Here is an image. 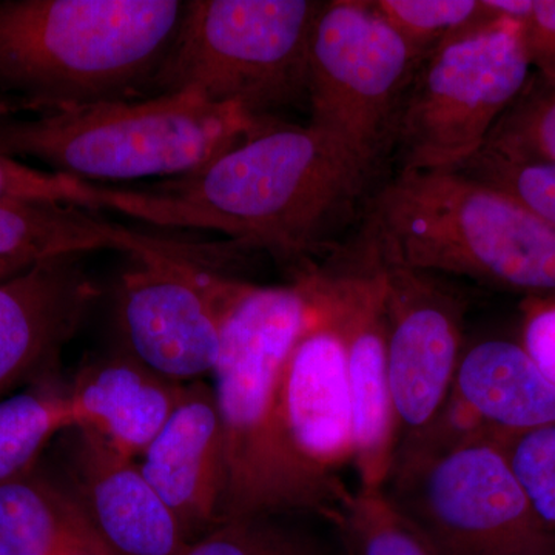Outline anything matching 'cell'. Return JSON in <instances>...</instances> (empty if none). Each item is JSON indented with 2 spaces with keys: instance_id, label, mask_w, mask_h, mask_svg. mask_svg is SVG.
Instances as JSON below:
<instances>
[{
  "instance_id": "cell-1",
  "label": "cell",
  "mask_w": 555,
  "mask_h": 555,
  "mask_svg": "<svg viewBox=\"0 0 555 555\" xmlns=\"http://www.w3.org/2000/svg\"><path fill=\"white\" fill-rule=\"evenodd\" d=\"M377 170L309 124L278 122L150 189L170 204L177 228L217 230L243 248L299 261L301 272L356 215Z\"/></svg>"
},
{
  "instance_id": "cell-2",
  "label": "cell",
  "mask_w": 555,
  "mask_h": 555,
  "mask_svg": "<svg viewBox=\"0 0 555 555\" xmlns=\"http://www.w3.org/2000/svg\"><path fill=\"white\" fill-rule=\"evenodd\" d=\"M310 317L312 298L301 275L286 286L228 280L214 371L225 451L222 521L287 513L331 521L349 494L298 465L278 415L281 371Z\"/></svg>"
},
{
  "instance_id": "cell-3",
  "label": "cell",
  "mask_w": 555,
  "mask_h": 555,
  "mask_svg": "<svg viewBox=\"0 0 555 555\" xmlns=\"http://www.w3.org/2000/svg\"><path fill=\"white\" fill-rule=\"evenodd\" d=\"M185 9L181 0H0V94L39 113L145 98Z\"/></svg>"
},
{
  "instance_id": "cell-4",
  "label": "cell",
  "mask_w": 555,
  "mask_h": 555,
  "mask_svg": "<svg viewBox=\"0 0 555 555\" xmlns=\"http://www.w3.org/2000/svg\"><path fill=\"white\" fill-rule=\"evenodd\" d=\"M280 120L192 91L0 118V155L38 159L82 181L195 173Z\"/></svg>"
},
{
  "instance_id": "cell-5",
  "label": "cell",
  "mask_w": 555,
  "mask_h": 555,
  "mask_svg": "<svg viewBox=\"0 0 555 555\" xmlns=\"http://www.w3.org/2000/svg\"><path fill=\"white\" fill-rule=\"evenodd\" d=\"M366 221L379 246L411 268L555 294V230L460 171H398Z\"/></svg>"
},
{
  "instance_id": "cell-6",
  "label": "cell",
  "mask_w": 555,
  "mask_h": 555,
  "mask_svg": "<svg viewBox=\"0 0 555 555\" xmlns=\"http://www.w3.org/2000/svg\"><path fill=\"white\" fill-rule=\"evenodd\" d=\"M320 2L189 0L150 93L192 91L273 118L308 100L310 38Z\"/></svg>"
},
{
  "instance_id": "cell-7",
  "label": "cell",
  "mask_w": 555,
  "mask_h": 555,
  "mask_svg": "<svg viewBox=\"0 0 555 555\" xmlns=\"http://www.w3.org/2000/svg\"><path fill=\"white\" fill-rule=\"evenodd\" d=\"M524 24L491 17L420 61L393 127L408 171L460 169L483 150L531 76Z\"/></svg>"
},
{
  "instance_id": "cell-8",
  "label": "cell",
  "mask_w": 555,
  "mask_h": 555,
  "mask_svg": "<svg viewBox=\"0 0 555 555\" xmlns=\"http://www.w3.org/2000/svg\"><path fill=\"white\" fill-rule=\"evenodd\" d=\"M385 491L438 555H511L555 545L502 441L492 437L429 434L397 455Z\"/></svg>"
},
{
  "instance_id": "cell-9",
  "label": "cell",
  "mask_w": 555,
  "mask_h": 555,
  "mask_svg": "<svg viewBox=\"0 0 555 555\" xmlns=\"http://www.w3.org/2000/svg\"><path fill=\"white\" fill-rule=\"evenodd\" d=\"M418 64L371 2L323 3L309 46V126L379 167Z\"/></svg>"
},
{
  "instance_id": "cell-10",
  "label": "cell",
  "mask_w": 555,
  "mask_h": 555,
  "mask_svg": "<svg viewBox=\"0 0 555 555\" xmlns=\"http://www.w3.org/2000/svg\"><path fill=\"white\" fill-rule=\"evenodd\" d=\"M297 275L308 281L313 301L331 317L345 346L358 489H385L398 430L387 361L385 266L374 230L366 221L356 243Z\"/></svg>"
},
{
  "instance_id": "cell-11",
  "label": "cell",
  "mask_w": 555,
  "mask_h": 555,
  "mask_svg": "<svg viewBox=\"0 0 555 555\" xmlns=\"http://www.w3.org/2000/svg\"><path fill=\"white\" fill-rule=\"evenodd\" d=\"M129 257L116 298L120 349L179 385L214 374L229 278L181 255L145 251Z\"/></svg>"
},
{
  "instance_id": "cell-12",
  "label": "cell",
  "mask_w": 555,
  "mask_h": 555,
  "mask_svg": "<svg viewBox=\"0 0 555 555\" xmlns=\"http://www.w3.org/2000/svg\"><path fill=\"white\" fill-rule=\"evenodd\" d=\"M378 247L385 266L387 361L398 454L422 440L447 408L465 352V306L437 275L404 264L379 243Z\"/></svg>"
},
{
  "instance_id": "cell-13",
  "label": "cell",
  "mask_w": 555,
  "mask_h": 555,
  "mask_svg": "<svg viewBox=\"0 0 555 555\" xmlns=\"http://www.w3.org/2000/svg\"><path fill=\"white\" fill-rule=\"evenodd\" d=\"M278 415L298 465L323 483L345 486L337 470L356 454L345 346L331 317L313 298L308 326L281 371Z\"/></svg>"
},
{
  "instance_id": "cell-14",
  "label": "cell",
  "mask_w": 555,
  "mask_h": 555,
  "mask_svg": "<svg viewBox=\"0 0 555 555\" xmlns=\"http://www.w3.org/2000/svg\"><path fill=\"white\" fill-rule=\"evenodd\" d=\"M62 485L112 555H182L190 542L137 460L68 429Z\"/></svg>"
},
{
  "instance_id": "cell-15",
  "label": "cell",
  "mask_w": 555,
  "mask_h": 555,
  "mask_svg": "<svg viewBox=\"0 0 555 555\" xmlns=\"http://www.w3.org/2000/svg\"><path fill=\"white\" fill-rule=\"evenodd\" d=\"M98 297L80 257L46 259L0 281V397L49 374Z\"/></svg>"
},
{
  "instance_id": "cell-16",
  "label": "cell",
  "mask_w": 555,
  "mask_h": 555,
  "mask_svg": "<svg viewBox=\"0 0 555 555\" xmlns=\"http://www.w3.org/2000/svg\"><path fill=\"white\" fill-rule=\"evenodd\" d=\"M139 467L190 543L222 524L224 433L214 387L204 379L185 385L178 408L145 449Z\"/></svg>"
},
{
  "instance_id": "cell-17",
  "label": "cell",
  "mask_w": 555,
  "mask_h": 555,
  "mask_svg": "<svg viewBox=\"0 0 555 555\" xmlns=\"http://www.w3.org/2000/svg\"><path fill=\"white\" fill-rule=\"evenodd\" d=\"M555 425V386L521 343L485 339L467 347L436 427L499 441Z\"/></svg>"
},
{
  "instance_id": "cell-18",
  "label": "cell",
  "mask_w": 555,
  "mask_h": 555,
  "mask_svg": "<svg viewBox=\"0 0 555 555\" xmlns=\"http://www.w3.org/2000/svg\"><path fill=\"white\" fill-rule=\"evenodd\" d=\"M185 385L160 377L126 350L83 364L67 389L73 429L127 459L144 454L178 408Z\"/></svg>"
},
{
  "instance_id": "cell-19",
  "label": "cell",
  "mask_w": 555,
  "mask_h": 555,
  "mask_svg": "<svg viewBox=\"0 0 555 555\" xmlns=\"http://www.w3.org/2000/svg\"><path fill=\"white\" fill-rule=\"evenodd\" d=\"M98 250L134 255L164 251L207 261L215 247L179 243L94 217L86 208L64 204L0 201V259L28 264Z\"/></svg>"
},
{
  "instance_id": "cell-20",
  "label": "cell",
  "mask_w": 555,
  "mask_h": 555,
  "mask_svg": "<svg viewBox=\"0 0 555 555\" xmlns=\"http://www.w3.org/2000/svg\"><path fill=\"white\" fill-rule=\"evenodd\" d=\"M87 540L100 539L62 481L39 466L0 486V555H60Z\"/></svg>"
},
{
  "instance_id": "cell-21",
  "label": "cell",
  "mask_w": 555,
  "mask_h": 555,
  "mask_svg": "<svg viewBox=\"0 0 555 555\" xmlns=\"http://www.w3.org/2000/svg\"><path fill=\"white\" fill-rule=\"evenodd\" d=\"M68 429L67 390L42 386L0 401V486L31 474L50 441Z\"/></svg>"
},
{
  "instance_id": "cell-22",
  "label": "cell",
  "mask_w": 555,
  "mask_h": 555,
  "mask_svg": "<svg viewBox=\"0 0 555 555\" xmlns=\"http://www.w3.org/2000/svg\"><path fill=\"white\" fill-rule=\"evenodd\" d=\"M331 524L347 555H438L385 489L349 492Z\"/></svg>"
},
{
  "instance_id": "cell-23",
  "label": "cell",
  "mask_w": 555,
  "mask_h": 555,
  "mask_svg": "<svg viewBox=\"0 0 555 555\" xmlns=\"http://www.w3.org/2000/svg\"><path fill=\"white\" fill-rule=\"evenodd\" d=\"M0 201L64 204L90 211H118L133 217L139 193L69 177L61 171L36 169L21 160L0 155Z\"/></svg>"
},
{
  "instance_id": "cell-24",
  "label": "cell",
  "mask_w": 555,
  "mask_h": 555,
  "mask_svg": "<svg viewBox=\"0 0 555 555\" xmlns=\"http://www.w3.org/2000/svg\"><path fill=\"white\" fill-rule=\"evenodd\" d=\"M371 5L420 61L459 33L496 17L485 0H377Z\"/></svg>"
},
{
  "instance_id": "cell-25",
  "label": "cell",
  "mask_w": 555,
  "mask_h": 555,
  "mask_svg": "<svg viewBox=\"0 0 555 555\" xmlns=\"http://www.w3.org/2000/svg\"><path fill=\"white\" fill-rule=\"evenodd\" d=\"M500 158L555 164V80H529L483 147Z\"/></svg>"
},
{
  "instance_id": "cell-26",
  "label": "cell",
  "mask_w": 555,
  "mask_h": 555,
  "mask_svg": "<svg viewBox=\"0 0 555 555\" xmlns=\"http://www.w3.org/2000/svg\"><path fill=\"white\" fill-rule=\"evenodd\" d=\"M276 517L230 518L190 543L182 555H326L312 537Z\"/></svg>"
},
{
  "instance_id": "cell-27",
  "label": "cell",
  "mask_w": 555,
  "mask_h": 555,
  "mask_svg": "<svg viewBox=\"0 0 555 555\" xmlns=\"http://www.w3.org/2000/svg\"><path fill=\"white\" fill-rule=\"evenodd\" d=\"M452 171L499 190L555 230V164L500 158L481 150Z\"/></svg>"
},
{
  "instance_id": "cell-28",
  "label": "cell",
  "mask_w": 555,
  "mask_h": 555,
  "mask_svg": "<svg viewBox=\"0 0 555 555\" xmlns=\"http://www.w3.org/2000/svg\"><path fill=\"white\" fill-rule=\"evenodd\" d=\"M502 444L537 521L555 535V425L518 434Z\"/></svg>"
},
{
  "instance_id": "cell-29",
  "label": "cell",
  "mask_w": 555,
  "mask_h": 555,
  "mask_svg": "<svg viewBox=\"0 0 555 555\" xmlns=\"http://www.w3.org/2000/svg\"><path fill=\"white\" fill-rule=\"evenodd\" d=\"M521 346L555 386V297L526 302Z\"/></svg>"
},
{
  "instance_id": "cell-30",
  "label": "cell",
  "mask_w": 555,
  "mask_h": 555,
  "mask_svg": "<svg viewBox=\"0 0 555 555\" xmlns=\"http://www.w3.org/2000/svg\"><path fill=\"white\" fill-rule=\"evenodd\" d=\"M524 35L531 67L539 78L555 80V0H534Z\"/></svg>"
},
{
  "instance_id": "cell-31",
  "label": "cell",
  "mask_w": 555,
  "mask_h": 555,
  "mask_svg": "<svg viewBox=\"0 0 555 555\" xmlns=\"http://www.w3.org/2000/svg\"><path fill=\"white\" fill-rule=\"evenodd\" d=\"M60 555H112L100 540H87L65 547Z\"/></svg>"
},
{
  "instance_id": "cell-32",
  "label": "cell",
  "mask_w": 555,
  "mask_h": 555,
  "mask_svg": "<svg viewBox=\"0 0 555 555\" xmlns=\"http://www.w3.org/2000/svg\"><path fill=\"white\" fill-rule=\"evenodd\" d=\"M30 266L33 264H28V262L24 261H14V259H0V281L16 275V273L30 268Z\"/></svg>"
},
{
  "instance_id": "cell-33",
  "label": "cell",
  "mask_w": 555,
  "mask_h": 555,
  "mask_svg": "<svg viewBox=\"0 0 555 555\" xmlns=\"http://www.w3.org/2000/svg\"><path fill=\"white\" fill-rule=\"evenodd\" d=\"M511 555H555V545L529 547V550Z\"/></svg>"
},
{
  "instance_id": "cell-34",
  "label": "cell",
  "mask_w": 555,
  "mask_h": 555,
  "mask_svg": "<svg viewBox=\"0 0 555 555\" xmlns=\"http://www.w3.org/2000/svg\"><path fill=\"white\" fill-rule=\"evenodd\" d=\"M14 109H17L16 104L14 102H11L7 100L5 96H2L0 94V118H9L11 113L14 112Z\"/></svg>"
}]
</instances>
